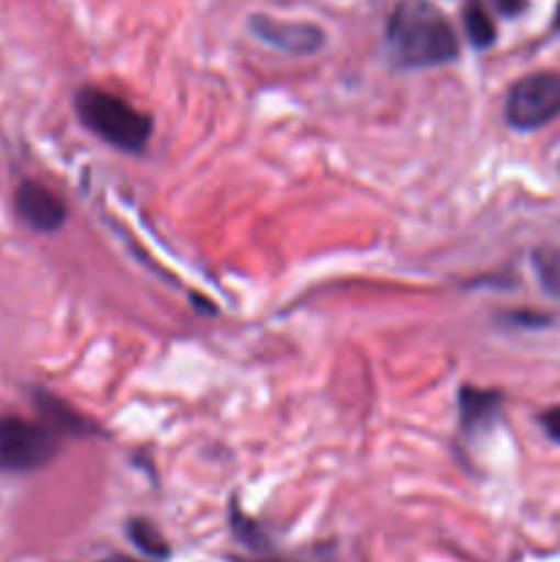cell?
<instances>
[{"instance_id": "1", "label": "cell", "mask_w": 560, "mask_h": 562, "mask_svg": "<svg viewBox=\"0 0 560 562\" xmlns=\"http://www.w3.org/2000/svg\"><path fill=\"white\" fill-rule=\"evenodd\" d=\"M384 38L395 64L410 69L448 64L459 55L453 27L443 11L426 0H401L388 16Z\"/></svg>"}, {"instance_id": "2", "label": "cell", "mask_w": 560, "mask_h": 562, "mask_svg": "<svg viewBox=\"0 0 560 562\" xmlns=\"http://www.w3.org/2000/svg\"><path fill=\"white\" fill-rule=\"evenodd\" d=\"M75 110L88 132L102 137L119 151H141L152 137V119L102 88H80L75 97Z\"/></svg>"}, {"instance_id": "3", "label": "cell", "mask_w": 560, "mask_h": 562, "mask_svg": "<svg viewBox=\"0 0 560 562\" xmlns=\"http://www.w3.org/2000/svg\"><path fill=\"white\" fill-rule=\"evenodd\" d=\"M60 434L47 423L22 420V417H0V470L33 472L55 459Z\"/></svg>"}, {"instance_id": "4", "label": "cell", "mask_w": 560, "mask_h": 562, "mask_svg": "<svg viewBox=\"0 0 560 562\" xmlns=\"http://www.w3.org/2000/svg\"><path fill=\"white\" fill-rule=\"evenodd\" d=\"M560 115V75L536 71L514 82L505 99V119L514 130L530 132Z\"/></svg>"}, {"instance_id": "5", "label": "cell", "mask_w": 560, "mask_h": 562, "mask_svg": "<svg viewBox=\"0 0 560 562\" xmlns=\"http://www.w3.org/2000/svg\"><path fill=\"white\" fill-rule=\"evenodd\" d=\"M247 25L264 44L280 49V53L313 55L324 47V31L311 22H289L267 14H253Z\"/></svg>"}, {"instance_id": "6", "label": "cell", "mask_w": 560, "mask_h": 562, "mask_svg": "<svg viewBox=\"0 0 560 562\" xmlns=\"http://www.w3.org/2000/svg\"><path fill=\"white\" fill-rule=\"evenodd\" d=\"M14 209L22 223L38 234H53L66 223V203L38 181H22L16 187Z\"/></svg>"}, {"instance_id": "7", "label": "cell", "mask_w": 560, "mask_h": 562, "mask_svg": "<svg viewBox=\"0 0 560 562\" xmlns=\"http://www.w3.org/2000/svg\"><path fill=\"white\" fill-rule=\"evenodd\" d=\"M33 404H36L38 415H42V423H47L53 431H58L60 437L64 434H71V437H80V434L91 431V426L86 423V417L80 412L71 409L69 404H64L60 398L49 395L47 390H36L33 393Z\"/></svg>"}, {"instance_id": "8", "label": "cell", "mask_w": 560, "mask_h": 562, "mask_svg": "<svg viewBox=\"0 0 560 562\" xmlns=\"http://www.w3.org/2000/svg\"><path fill=\"white\" fill-rule=\"evenodd\" d=\"M500 393L494 390H475V387H461L459 393V415L461 426L470 431V428L486 426L489 420H494L500 409Z\"/></svg>"}, {"instance_id": "9", "label": "cell", "mask_w": 560, "mask_h": 562, "mask_svg": "<svg viewBox=\"0 0 560 562\" xmlns=\"http://www.w3.org/2000/svg\"><path fill=\"white\" fill-rule=\"evenodd\" d=\"M126 536H130V541L135 543L143 554H148V558L165 560L170 554L168 541H165L163 532H159L152 521L132 519L130 525H126Z\"/></svg>"}, {"instance_id": "10", "label": "cell", "mask_w": 560, "mask_h": 562, "mask_svg": "<svg viewBox=\"0 0 560 562\" xmlns=\"http://www.w3.org/2000/svg\"><path fill=\"white\" fill-rule=\"evenodd\" d=\"M464 31L475 47H489V44L494 42V36H497L492 16H489L486 11H483V5L475 3V0L467 3L464 9Z\"/></svg>"}, {"instance_id": "11", "label": "cell", "mask_w": 560, "mask_h": 562, "mask_svg": "<svg viewBox=\"0 0 560 562\" xmlns=\"http://www.w3.org/2000/svg\"><path fill=\"white\" fill-rule=\"evenodd\" d=\"M533 267H536L538 280L549 294H560V252L552 247H538L533 252Z\"/></svg>"}, {"instance_id": "12", "label": "cell", "mask_w": 560, "mask_h": 562, "mask_svg": "<svg viewBox=\"0 0 560 562\" xmlns=\"http://www.w3.org/2000/svg\"><path fill=\"white\" fill-rule=\"evenodd\" d=\"M541 426H544V431H547V437L552 439V442L560 445V406H552V409L544 412Z\"/></svg>"}, {"instance_id": "13", "label": "cell", "mask_w": 560, "mask_h": 562, "mask_svg": "<svg viewBox=\"0 0 560 562\" xmlns=\"http://www.w3.org/2000/svg\"><path fill=\"white\" fill-rule=\"evenodd\" d=\"M104 562H137V560H132V558H110V560H104Z\"/></svg>"}]
</instances>
